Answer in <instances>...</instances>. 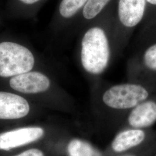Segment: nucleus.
I'll return each mask as SVG.
<instances>
[{"mask_svg": "<svg viewBox=\"0 0 156 156\" xmlns=\"http://www.w3.org/2000/svg\"><path fill=\"white\" fill-rule=\"evenodd\" d=\"M16 156H44L42 151L37 149H31L25 151Z\"/></svg>", "mask_w": 156, "mask_h": 156, "instance_id": "nucleus-14", "label": "nucleus"}, {"mask_svg": "<svg viewBox=\"0 0 156 156\" xmlns=\"http://www.w3.org/2000/svg\"><path fill=\"white\" fill-rule=\"evenodd\" d=\"M30 111L28 101L13 93L0 91V119H17L26 116Z\"/></svg>", "mask_w": 156, "mask_h": 156, "instance_id": "nucleus-7", "label": "nucleus"}, {"mask_svg": "<svg viewBox=\"0 0 156 156\" xmlns=\"http://www.w3.org/2000/svg\"><path fill=\"white\" fill-rule=\"evenodd\" d=\"M146 0H119L115 16L114 46L116 58L120 56L129 43L132 34L142 22Z\"/></svg>", "mask_w": 156, "mask_h": 156, "instance_id": "nucleus-4", "label": "nucleus"}, {"mask_svg": "<svg viewBox=\"0 0 156 156\" xmlns=\"http://www.w3.org/2000/svg\"><path fill=\"white\" fill-rule=\"evenodd\" d=\"M149 91L142 84L129 81L112 84L95 95V102L106 109L112 111H127L146 100Z\"/></svg>", "mask_w": 156, "mask_h": 156, "instance_id": "nucleus-3", "label": "nucleus"}, {"mask_svg": "<svg viewBox=\"0 0 156 156\" xmlns=\"http://www.w3.org/2000/svg\"><path fill=\"white\" fill-rule=\"evenodd\" d=\"M145 138V132L140 129L125 130L117 134L112 142V148L120 153L140 144Z\"/></svg>", "mask_w": 156, "mask_h": 156, "instance_id": "nucleus-12", "label": "nucleus"}, {"mask_svg": "<svg viewBox=\"0 0 156 156\" xmlns=\"http://www.w3.org/2000/svg\"><path fill=\"white\" fill-rule=\"evenodd\" d=\"M34 70L51 75L61 72L57 62L41 56L18 39L0 38V78H10Z\"/></svg>", "mask_w": 156, "mask_h": 156, "instance_id": "nucleus-2", "label": "nucleus"}, {"mask_svg": "<svg viewBox=\"0 0 156 156\" xmlns=\"http://www.w3.org/2000/svg\"><path fill=\"white\" fill-rule=\"evenodd\" d=\"M68 152L69 156H97L89 144L78 139L73 140L69 142Z\"/></svg>", "mask_w": 156, "mask_h": 156, "instance_id": "nucleus-13", "label": "nucleus"}, {"mask_svg": "<svg viewBox=\"0 0 156 156\" xmlns=\"http://www.w3.org/2000/svg\"><path fill=\"white\" fill-rule=\"evenodd\" d=\"M1 17H2V16H1V14L0 13V22H1Z\"/></svg>", "mask_w": 156, "mask_h": 156, "instance_id": "nucleus-16", "label": "nucleus"}, {"mask_svg": "<svg viewBox=\"0 0 156 156\" xmlns=\"http://www.w3.org/2000/svg\"><path fill=\"white\" fill-rule=\"evenodd\" d=\"M44 134V129L37 127L19 128L1 133L0 149L9 151L27 145L39 140Z\"/></svg>", "mask_w": 156, "mask_h": 156, "instance_id": "nucleus-6", "label": "nucleus"}, {"mask_svg": "<svg viewBox=\"0 0 156 156\" xmlns=\"http://www.w3.org/2000/svg\"><path fill=\"white\" fill-rule=\"evenodd\" d=\"M0 23H1V22H0Z\"/></svg>", "mask_w": 156, "mask_h": 156, "instance_id": "nucleus-18", "label": "nucleus"}, {"mask_svg": "<svg viewBox=\"0 0 156 156\" xmlns=\"http://www.w3.org/2000/svg\"><path fill=\"white\" fill-rule=\"evenodd\" d=\"M7 80L12 89L24 94H45L55 87L51 74L42 70H34Z\"/></svg>", "mask_w": 156, "mask_h": 156, "instance_id": "nucleus-5", "label": "nucleus"}, {"mask_svg": "<svg viewBox=\"0 0 156 156\" xmlns=\"http://www.w3.org/2000/svg\"><path fill=\"white\" fill-rule=\"evenodd\" d=\"M45 0H7L6 15L12 18L32 19L36 16Z\"/></svg>", "mask_w": 156, "mask_h": 156, "instance_id": "nucleus-10", "label": "nucleus"}, {"mask_svg": "<svg viewBox=\"0 0 156 156\" xmlns=\"http://www.w3.org/2000/svg\"><path fill=\"white\" fill-rule=\"evenodd\" d=\"M129 111L128 122L134 128L147 127L156 122V102L154 101L145 100Z\"/></svg>", "mask_w": 156, "mask_h": 156, "instance_id": "nucleus-9", "label": "nucleus"}, {"mask_svg": "<svg viewBox=\"0 0 156 156\" xmlns=\"http://www.w3.org/2000/svg\"><path fill=\"white\" fill-rule=\"evenodd\" d=\"M133 156V155H127V156Z\"/></svg>", "mask_w": 156, "mask_h": 156, "instance_id": "nucleus-17", "label": "nucleus"}, {"mask_svg": "<svg viewBox=\"0 0 156 156\" xmlns=\"http://www.w3.org/2000/svg\"><path fill=\"white\" fill-rule=\"evenodd\" d=\"M114 32L115 16L101 15L77 34L76 61L90 79H99L116 58Z\"/></svg>", "mask_w": 156, "mask_h": 156, "instance_id": "nucleus-1", "label": "nucleus"}, {"mask_svg": "<svg viewBox=\"0 0 156 156\" xmlns=\"http://www.w3.org/2000/svg\"><path fill=\"white\" fill-rule=\"evenodd\" d=\"M146 70L156 73V44L151 45L140 56L130 57L126 64V75L129 80Z\"/></svg>", "mask_w": 156, "mask_h": 156, "instance_id": "nucleus-8", "label": "nucleus"}, {"mask_svg": "<svg viewBox=\"0 0 156 156\" xmlns=\"http://www.w3.org/2000/svg\"><path fill=\"white\" fill-rule=\"evenodd\" d=\"M146 2H147L151 5L156 6V0H146Z\"/></svg>", "mask_w": 156, "mask_h": 156, "instance_id": "nucleus-15", "label": "nucleus"}, {"mask_svg": "<svg viewBox=\"0 0 156 156\" xmlns=\"http://www.w3.org/2000/svg\"><path fill=\"white\" fill-rule=\"evenodd\" d=\"M111 0H88L73 29L71 35L78 33L101 15Z\"/></svg>", "mask_w": 156, "mask_h": 156, "instance_id": "nucleus-11", "label": "nucleus"}]
</instances>
